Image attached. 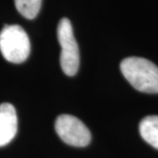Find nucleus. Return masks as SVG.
<instances>
[{"label":"nucleus","instance_id":"nucleus-1","mask_svg":"<svg viewBox=\"0 0 158 158\" xmlns=\"http://www.w3.org/2000/svg\"><path fill=\"white\" fill-rule=\"evenodd\" d=\"M120 70L137 90L158 94V67L149 60L129 56L120 63Z\"/></svg>","mask_w":158,"mask_h":158},{"label":"nucleus","instance_id":"nucleus-2","mask_svg":"<svg viewBox=\"0 0 158 158\" xmlns=\"http://www.w3.org/2000/svg\"><path fill=\"white\" fill-rule=\"evenodd\" d=\"M0 52L7 62L21 64L31 52L30 39L19 25H7L0 32Z\"/></svg>","mask_w":158,"mask_h":158},{"label":"nucleus","instance_id":"nucleus-3","mask_svg":"<svg viewBox=\"0 0 158 158\" xmlns=\"http://www.w3.org/2000/svg\"><path fill=\"white\" fill-rule=\"evenodd\" d=\"M58 39L61 45L60 63L62 70L68 76H74L79 69L80 56L73 27L67 18H63L58 25Z\"/></svg>","mask_w":158,"mask_h":158},{"label":"nucleus","instance_id":"nucleus-4","mask_svg":"<svg viewBox=\"0 0 158 158\" xmlns=\"http://www.w3.org/2000/svg\"><path fill=\"white\" fill-rule=\"evenodd\" d=\"M56 131L64 143L74 147H85L90 143L89 129L80 119L73 115L58 116L55 125Z\"/></svg>","mask_w":158,"mask_h":158},{"label":"nucleus","instance_id":"nucleus-5","mask_svg":"<svg viewBox=\"0 0 158 158\" xmlns=\"http://www.w3.org/2000/svg\"><path fill=\"white\" fill-rule=\"evenodd\" d=\"M18 131V117L15 107L9 103L0 104V147L9 144Z\"/></svg>","mask_w":158,"mask_h":158},{"label":"nucleus","instance_id":"nucleus-6","mask_svg":"<svg viewBox=\"0 0 158 158\" xmlns=\"http://www.w3.org/2000/svg\"><path fill=\"white\" fill-rule=\"evenodd\" d=\"M141 137L158 150V115L146 116L140 122Z\"/></svg>","mask_w":158,"mask_h":158},{"label":"nucleus","instance_id":"nucleus-7","mask_svg":"<svg viewBox=\"0 0 158 158\" xmlns=\"http://www.w3.org/2000/svg\"><path fill=\"white\" fill-rule=\"evenodd\" d=\"M42 0H15V5L18 11L28 20H33L37 17L41 8Z\"/></svg>","mask_w":158,"mask_h":158}]
</instances>
